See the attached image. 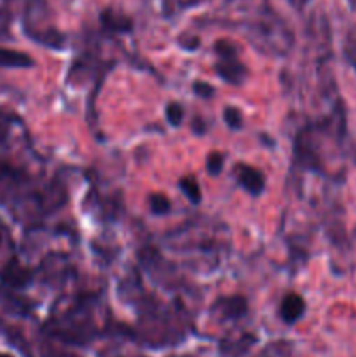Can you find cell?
I'll use <instances>...</instances> for the list:
<instances>
[{
    "instance_id": "1",
    "label": "cell",
    "mask_w": 356,
    "mask_h": 357,
    "mask_svg": "<svg viewBox=\"0 0 356 357\" xmlns=\"http://www.w3.org/2000/svg\"><path fill=\"white\" fill-rule=\"evenodd\" d=\"M236 178L239 181L241 187L248 192L250 195L257 197L264 192L265 188V180H264V174L253 166H248V164L239 162L236 166Z\"/></svg>"
},
{
    "instance_id": "2",
    "label": "cell",
    "mask_w": 356,
    "mask_h": 357,
    "mask_svg": "<svg viewBox=\"0 0 356 357\" xmlns=\"http://www.w3.org/2000/svg\"><path fill=\"white\" fill-rule=\"evenodd\" d=\"M304 312H306V302H304L302 296L297 295V293L285 295V298L281 300V305H279V317L283 319V323L295 324L297 321L302 319Z\"/></svg>"
},
{
    "instance_id": "3",
    "label": "cell",
    "mask_w": 356,
    "mask_h": 357,
    "mask_svg": "<svg viewBox=\"0 0 356 357\" xmlns=\"http://www.w3.org/2000/svg\"><path fill=\"white\" fill-rule=\"evenodd\" d=\"M213 310H216L222 319H239V317H243L246 314L248 303L244 296H225V298L216 300Z\"/></svg>"
},
{
    "instance_id": "4",
    "label": "cell",
    "mask_w": 356,
    "mask_h": 357,
    "mask_svg": "<svg viewBox=\"0 0 356 357\" xmlns=\"http://www.w3.org/2000/svg\"><path fill=\"white\" fill-rule=\"evenodd\" d=\"M216 73H218L225 82L239 86L248 72L246 68H244L243 63L237 59V56H230V58H220V61L216 63Z\"/></svg>"
},
{
    "instance_id": "5",
    "label": "cell",
    "mask_w": 356,
    "mask_h": 357,
    "mask_svg": "<svg viewBox=\"0 0 356 357\" xmlns=\"http://www.w3.org/2000/svg\"><path fill=\"white\" fill-rule=\"evenodd\" d=\"M34 59L21 51L0 47V66L2 68H30Z\"/></svg>"
},
{
    "instance_id": "6",
    "label": "cell",
    "mask_w": 356,
    "mask_h": 357,
    "mask_svg": "<svg viewBox=\"0 0 356 357\" xmlns=\"http://www.w3.org/2000/svg\"><path fill=\"white\" fill-rule=\"evenodd\" d=\"M178 187H180L181 194H184L192 204H199V202H201L202 195H201V187H199L198 178L192 176V174H187V176L178 180Z\"/></svg>"
},
{
    "instance_id": "7",
    "label": "cell",
    "mask_w": 356,
    "mask_h": 357,
    "mask_svg": "<svg viewBox=\"0 0 356 357\" xmlns=\"http://www.w3.org/2000/svg\"><path fill=\"white\" fill-rule=\"evenodd\" d=\"M101 21L107 28L115 31H129L131 30V21L124 16H115L112 10H105L103 16H101Z\"/></svg>"
},
{
    "instance_id": "8",
    "label": "cell",
    "mask_w": 356,
    "mask_h": 357,
    "mask_svg": "<svg viewBox=\"0 0 356 357\" xmlns=\"http://www.w3.org/2000/svg\"><path fill=\"white\" fill-rule=\"evenodd\" d=\"M149 208H150V211H152L156 216L168 215V213L171 211V201L164 194H159V192H156V194H150Z\"/></svg>"
},
{
    "instance_id": "9",
    "label": "cell",
    "mask_w": 356,
    "mask_h": 357,
    "mask_svg": "<svg viewBox=\"0 0 356 357\" xmlns=\"http://www.w3.org/2000/svg\"><path fill=\"white\" fill-rule=\"evenodd\" d=\"M223 153L220 152H209L208 157H206V171H208L212 176H218L223 169Z\"/></svg>"
},
{
    "instance_id": "10",
    "label": "cell",
    "mask_w": 356,
    "mask_h": 357,
    "mask_svg": "<svg viewBox=\"0 0 356 357\" xmlns=\"http://www.w3.org/2000/svg\"><path fill=\"white\" fill-rule=\"evenodd\" d=\"M223 121H225V124L230 129H236V131L243 128V114L236 107H225V110H223Z\"/></svg>"
},
{
    "instance_id": "11",
    "label": "cell",
    "mask_w": 356,
    "mask_h": 357,
    "mask_svg": "<svg viewBox=\"0 0 356 357\" xmlns=\"http://www.w3.org/2000/svg\"><path fill=\"white\" fill-rule=\"evenodd\" d=\"M184 107H181L180 103H175V101H171V103H168L166 107V119L168 122H170L173 128H177V126L181 124V121H184Z\"/></svg>"
},
{
    "instance_id": "12",
    "label": "cell",
    "mask_w": 356,
    "mask_h": 357,
    "mask_svg": "<svg viewBox=\"0 0 356 357\" xmlns=\"http://www.w3.org/2000/svg\"><path fill=\"white\" fill-rule=\"evenodd\" d=\"M3 279L13 286H23L30 278H28V272L23 271V268L9 267V271H7L6 275H3Z\"/></svg>"
},
{
    "instance_id": "13",
    "label": "cell",
    "mask_w": 356,
    "mask_h": 357,
    "mask_svg": "<svg viewBox=\"0 0 356 357\" xmlns=\"http://www.w3.org/2000/svg\"><path fill=\"white\" fill-rule=\"evenodd\" d=\"M215 52L218 58H230V56H237L236 45H234L230 40H225V38H222V40L216 42Z\"/></svg>"
},
{
    "instance_id": "14",
    "label": "cell",
    "mask_w": 356,
    "mask_h": 357,
    "mask_svg": "<svg viewBox=\"0 0 356 357\" xmlns=\"http://www.w3.org/2000/svg\"><path fill=\"white\" fill-rule=\"evenodd\" d=\"M192 89L198 96L201 98H212L215 94V89H213L212 84H206V82H194L192 84Z\"/></svg>"
},
{
    "instance_id": "15",
    "label": "cell",
    "mask_w": 356,
    "mask_h": 357,
    "mask_svg": "<svg viewBox=\"0 0 356 357\" xmlns=\"http://www.w3.org/2000/svg\"><path fill=\"white\" fill-rule=\"evenodd\" d=\"M349 2H351V6L356 7V0H349Z\"/></svg>"
}]
</instances>
